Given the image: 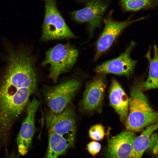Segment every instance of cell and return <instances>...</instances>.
I'll use <instances>...</instances> for the list:
<instances>
[{
  "label": "cell",
  "instance_id": "11",
  "mask_svg": "<svg viewBox=\"0 0 158 158\" xmlns=\"http://www.w3.org/2000/svg\"><path fill=\"white\" fill-rule=\"evenodd\" d=\"M40 102L34 97L28 105L26 116L17 136L16 142L19 153L27 154L30 149L35 131V117Z\"/></svg>",
  "mask_w": 158,
  "mask_h": 158
},
{
  "label": "cell",
  "instance_id": "22",
  "mask_svg": "<svg viewBox=\"0 0 158 158\" xmlns=\"http://www.w3.org/2000/svg\"><path fill=\"white\" fill-rule=\"evenodd\" d=\"M82 1L87 2L90 0H79Z\"/></svg>",
  "mask_w": 158,
  "mask_h": 158
},
{
  "label": "cell",
  "instance_id": "8",
  "mask_svg": "<svg viewBox=\"0 0 158 158\" xmlns=\"http://www.w3.org/2000/svg\"><path fill=\"white\" fill-rule=\"evenodd\" d=\"M113 11V10H110L106 18L104 19V28L97 42L94 61H96L109 48L124 28L139 20H132L131 16L125 21H117L112 18Z\"/></svg>",
  "mask_w": 158,
  "mask_h": 158
},
{
  "label": "cell",
  "instance_id": "9",
  "mask_svg": "<svg viewBox=\"0 0 158 158\" xmlns=\"http://www.w3.org/2000/svg\"><path fill=\"white\" fill-rule=\"evenodd\" d=\"M106 87L105 75L97 74L89 82L86 86L80 102L82 110L89 113L100 111Z\"/></svg>",
  "mask_w": 158,
  "mask_h": 158
},
{
  "label": "cell",
  "instance_id": "5",
  "mask_svg": "<svg viewBox=\"0 0 158 158\" xmlns=\"http://www.w3.org/2000/svg\"><path fill=\"white\" fill-rule=\"evenodd\" d=\"M43 0L45 9L41 40L47 41L75 38V36L57 9L56 0Z\"/></svg>",
  "mask_w": 158,
  "mask_h": 158
},
{
  "label": "cell",
  "instance_id": "20",
  "mask_svg": "<svg viewBox=\"0 0 158 158\" xmlns=\"http://www.w3.org/2000/svg\"><path fill=\"white\" fill-rule=\"evenodd\" d=\"M87 148L88 152L92 155L94 156L99 152L101 148V145L98 142L91 141L87 144Z\"/></svg>",
  "mask_w": 158,
  "mask_h": 158
},
{
  "label": "cell",
  "instance_id": "15",
  "mask_svg": "<svg viewBox=\"0 0 158 158\" xmlns=\"http://www.w3.org/2000/svg\"><path fill=\"white\" fill-rule=\"evenodd\" d=\"M149 63L148 76L145 82L142 83L141 87L143 91L158 89V51L157 46H154V56L152 59L150 56V48L145 56Z\"/></svg>",
  "mask_w": 158,
  "mask_h": 158
},
{
  "label": "cell",
  "instance_id": "12",
  "mask_svg": "<svg viewBox=\"0 0 158 158\" xmlns=\"http://www.w3.org/2000/svg\"><path fill=\"white\" fill-rule=\"evenodd\" d=\"M137 136L135 133L127 130L109 138L106 158H128Z\"/></svg>",
  "mask_w": 158,
  "mask_h": 158
},
{
  "label": "cell",
  "instance_id": "10",
  "mask_svg": "<svg viewBox=\"0 0 158 158\" xmlns=\"http://www.w3.org/2000/svg\"><path fill=\"white\" fill-rule=\"evenodd\" d=\"M135 44L132 41L125 51L118 57L102 63L95 69L97 74H113L128 76L133 73L136 61L130 56Z\"/></svg>",
  "mask_w": 158,
  "mask_h": 158
},
{
  "label": "cell",
  "instance_id": "2",
  "mask_svg": "<svg viewBox=\"0 0 158 158\" xmlns=\"http://www.w3.org/2000/svg\"><path fill=\"white\" fill-rule=\"evenodd\" d=\"M141 84L135 83L131 89L128 98L129 112L125 122L127 130L134 133L158 122V113L150 104Z\"/></svg>",
  "mask_w": 158,
  "mask_h": 158
},
{
  "label": "cell",
  "instance_id": "6",
  "mask_svg": "<svg viewBox=\"0 0 158 158\" xmlns=\"http://www.w3.org/2000/svg\"><path fill=\"white\" fill-rule=\"evenodd\" d=\"M75 111L72 107L68 106L61 112L54 113L49 111L46 116L49 130L62 136L70 147L74 144L76 131Z\"/></svg>",
  "mask_w": 158,
  "mask_h": 158
},
{
  "label": "cell",
  "instance_id": "3",
  "mask_svg": "<svg viewBox=\"0 0 158 158\" xmlns=\"http://www.w3.org/2000/svg\"><path fill=\"white\" fill-rule=\"evenodd\" d=\"M78 55V50L70 43L59 44L47 51L41 65H50L48 77L56 83L60 75L72 67Z\"/></svg>",
  "mask_w": 158,
  "mask_h": 158
},
{
  "label": "cell",
  "instance_id": "19",
  "mask_svg": "<svg viewBox=\"0 0 158 158\" xmlns=\"http://www.w3.org/2000/svg\"><path fill=\"white\" fill-rule=\"evenodd\" d=\"M147 150L152 158H158V132L151 135Z\"/></svg>",
  "mask_w": 158,
  "mask_h": 158
},
{
  "label": "cell",
  "instance_id": "18",
  "mask_svg": "<svg viewBox=\"0 0 158 158\" xmlns=\"http://www.w3.org/2000/svg\"><path fill=\"white\" fill-rule=\"evenodd\" d=\"M89 135L92 139L95 141L100 140L103 139L105 135L104 128L101 124L95 125L89 129Z\"/></svg>",
  "mask_w": 158,
  "mask_h": 158
},
{
  "label": "cell",
  "instance_id": "13",
  "mask_svg": "<svg viewBox=\"0 0 158 158\" xmlns=\"http://www.w3.org/2000/svg\"><path fill=\"white\" fill-rule=\"evenodd\" d=\"M109 93L110 105L118 114L120 121L125 122L128 115V98L121 85L112 79Z\"/></svg>",
  "mask_w": 158,
  "mask_h": 158
},
{
  "label": "cell",
  "instance_id": "14",
  "mask_svg": "<svg viewBox=\"0 0 158 158\" xmlns=\"http://www.w3.org/2000/svg\"><path fill=\"white\" fill-rule=\"evenodd\" d=\"M158 129V122L146 127L141 134L134 140L130 154L128 158H142L147 150L151 135Z\"/></svg>",
  "mask_w": 158,
  "mask_h": 158
},
{
  "label": "cell",
  "instance_id": "17",
  "mask_svg": "<svg viewBox=\"0 0 158 158\" xmlns=\"http://www.w3.org/2000/svg\"><path fill=\"white\" fill-rule=\"evenodd\" d=\"M124 11H136L152 8L157 5V0H119Z\"/></svg>",
  "mask_w": 158,
  "mask_h": 158
},
{
  "label": "cell",
  "instance_id": "16",
  "mask_svg": "<svg viewBox=\"0 0 158 158\" xmlns=\"http://www.w3.org/2000/svg\"><path fill=\"white\" fill-rule=\"evenodd\" d=\"M70 147L62 136L49 130L48 144L45 158H57Z\"/></svg>",
  "mask_w": 158,
  "mask_h": 158
},
{
  "label": "cell",
  "instance_id": "1",
  "mask_svg": "<svg viewBox=\"0 0 158 158\" xmlns=\"http://www.w3.org/2000/svg\"><path fill=\"white\" fill-rule=\"evenodd\" d=\"M7 65L0 83V145H6L14 122L34 92L35 60L25 49L8 51Z\"/></svg>",
  "mask_w": 158,
  "mask_h": 158
},
{
  "label": "cell",
  "instance_id": "21",
  "mask_svg": "<svg viewBox=\"0 0 158 158\" xmlns=\"http://www.w3.org/2000/svg\"><path fill=\"white\" fill-rule=\"evenodd\" d=\"M7 158H16V156L14 153H12Z\"/></svg>",
  "mask_w": 158,
  "mask_h": 158
},
{
  "label": "cell",
  "instance_id": "4",
  "mask_svg": "<svg viewBox=\"0 0 158 158\" xmlns=\"http://www.w3.org/2000/svg\"><path fill=\"white\" fill-rule=\"evenodd\" d=\"M81 84L79 79L73 78L55 86H44V100L50 111L56 114L63 111L75 97Z\"/></svg>",
  "mask_w": 158,
  "mask_h": 158
},
{
  "label": "cell",
  "instance_id": "7",
  "mask_svg": "<svg viewBox=\"0 0 158 158\" xmlns=\"http://www.w3.org/2000/svg\"><path fill=\"white\" fill-rule=\"evenodd\" d=\"M111 0H90L83 8L72 12V19L80 23H86L88 25L89 37H92L95 30L101 27L104 15Z\"/></svg>",
  "mask_w": 158,
  "mask_h": 158
}]
</instances>
